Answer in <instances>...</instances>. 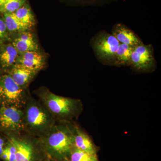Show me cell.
<instances>
[{
	"label": "cell",
	"instance_id": "obj_1",
	"mask_svg": "<svg viewBox=\"0 0 161 161\" xmlns=\"http://www.w3.org/2000/svg\"><path fill=\"white\" fill-rule=\"evenodd\" d=\"M40 141L50 158L55 161H66L75 147L74 130L65 125H55Z\"/></svg>",
	"mask_w": 161,
	"mask_h": 161
},
{
	"label": "cell",
	"instance_id": "obj_2",
	"mask_svg": "<svg viewBox=\"0 0 161 161\" xmlns=\"http://www.w3.org/2000/svg\"><path fill=\"white\" fill-rule=\"evenodd\" d=\"M23 108L24 130L31 134L41 138L55 125L56 119L40 101L29 98Z\"/></svg>",
	"mask_w": 161,
	"mask_h": 161
},
{
	"label": "cell",
	"instance_id": "obj_3",
	"mask_svg": "<svg viewBox=\"0 0 161 161\" xmlns=\"http://www.w3.org/2000/svg\"><path fill=\"white\" fill-rule=\"evenodd\" d=\"M39 96L40 101L56 120H71L80 112L81 104L80 100L59 96L48 90L40 92Z\"/></svg>",
	"mask_w": 161,
	"mask_h": 161
},
{
	"label": "cell",
	"instance_id": "obj_4",
	"mask_svg": "<svg viewBox=\"0 0 161 161\" xmlns=\"http://www.w3.org/2000/svg\"><path fill=\"white\" fill-rule=\"evenodd\" d=\"M9 139L16 149L15 161H44L48 157L40 140L17 136Z\"/></svg>",
	"mask_w": 161,
	"mask_h": 161
},
{
	"label": "cell",
	"instance_id": "obj_5",
	"mask_svg": "<svg viewBox=\"0 0 161 161\" xmlns=\"http://www.w3.org/2000/svg\"><path fill=\"white\" fill-rule=\"evenodd\" d=\"M120 43L112 34L101 31L92 40V47L98 60L105 64H115V57Z\"/></svg>",
	"mask_w": 161,
	"mask_h": 161
},
{
	"label": "cell",
	"instance_id": "obj_6",
	"mask_svg": "<svg viewBox=\"0 0 161 161\" xmlns=\"http://www.w3.org/2000/svg\"><path fill=\"white\" fill-rule=\"evenodd\" d=\"M0 94L3 103L23 108L26 99L23 89L19 86L11 76L5 75L0 76Z\"/></svg>",
	"mask_w": 161,
	"mask_h": 161
},
{
	"label": "cell",
	"instance_id": "obj_7",
	"mask_svg": "<svg viewBox=\"0 0 161 161\" xmlns=\"http://www.w3.org/2000/svg\"><path fill=\"white\" fill-rule=\"evenodd\" d=\"M0 129L14 133L24 130L23 109L3 103L0 107Z\"/></svg>",
	"mask_w": 161,
	"mask_h": 161
},
{
	"label": "cell",
	"instance_id": "obj_8",
	"mask_svg": "<svg viewBox=\"0 0 161 161\" xmlns=\"http://www.w3.org/2000/svg\"><path fill=\"white\" fill-rule=\"evenodd\" d=\"M130 66L140 72L149 71L154 68L155 60L153 46L143 43L135 47L131 56Z\"/></svg>",
	"mask_w": 161,
	"mask_h": 161
},
{
	"label": "cell",
	"instance_id": "obj_9",
	"mask_svg": "<svg viewBox=\"0 0 161 161\" xmlns=\"http://www.w3.org/2000/svg\"><path fill=\"white\" fill-rule=\"evenodd\" d=\"M112 34L120 43L135 47L143 43L139 37L132 30L121 23L115 24L112 31Z\"/></svg>",
	"mask_w": 161,
	"mask_h": 161
},
{
	"label": "cell",
	"instance_id": "obj_10",
	"mask_svg": "<svg viewBox=\"0 0 161 161\" xmlns=\"http://www.w3.org/2000/svg\"><path fill=\"white\" fill-rule=\"evenodd\" d=\"M37 73L44 66V57L36 51L26 52L18 56L16 63Z\"/></svg>",
	"mask_w": 161,
	"mask_h": 161
},
{
	"label": "cell",
	"instance_id": "obj_11",
	"mask_svg": "<svg viewBox=\"0 0 161 161\" xmlns=\"http://www.w3.org/2000/svg\"><path fill=\"white\" fill-rule=\"evenodd\" d=\"M12 44L19 55L26 52L37 51L38 49V44L34 40L33 35L27 31L19 33V36L14 39Z\"/></svg>",
	"mask_w": 161,
	"mask_h": 161
},
{
	"label": "cell",
	"instance_id": "obj_12",
	"mask_svg": "<svg viewBox=\"0 0 161 161\" xmlns=\"http://www.w3.org/2000/svg\"><path fill=\"white\" fill-rule=\"evenodd\" d=\"M37 74L19 64H14L9 75L19 86L24 89Z\"/></svg>",
	"mask_w": 161,
	"mask_h": 161
},
{
	"label": "cell",
	"instance_id": "obj_13",
	"mask_svg": "<svg viewBox=\"0 0 161 161\" xmlns=\"http://www.w3.org/2000/svg\"><path fill=\"white\" fill-rule=\"evenodd\" d=\"M74 145L79 150L95 156V147L89 136L77 128L74 130Z\"/></svg>",
	"mask_w": 161,
	"mask_h": 161
},
{
	"label": "cell",
	"instance_id": "obj_14",
	"mask_svg": "<svg viewBox=\"0 0 161 161\" xmlns=\"http://www.w3.org/2000/svg\"><path fill=\"white\" fill-rule=\"evenodd\" d=\"M19 56L12 44L4 45L0 53V62L4 68L13 66Z\"/></svg>",
	"mask_w": 161,
	"mask_h": 161
},
{
	"label": "cell",
	"instance_id": "obj_15",
	"mask_svg": "<svg viewBox=\"0 0 161 161\" xmlns=\"http://www.w3.org/2000/svg\"><path fill=\"white\" fill-rule=\"evenodd\" d=\"M133 47L120 43L115 57V65L119 66H129L130 65L131 56Z\"/></svg>",
	"mask_w": 161,
	"mask_h": 161
},
{
	"label": "cell",
	"instance_id": "obj_16",
	"mask_svg": "<svg viewBox=\"0 0 161 161\" xmlns=\"http://www.w3.org/2000/svg\"><path fill=\"white\" fill-rule=\"evenodd\" d=\"M3 19L8 31L10 32H23L29 29L28 27L18 20L13 13H4Z\"/></svg>",
	"mask_w": 161,
	"mask_h": 161
},
{
	"label": "cell",
	"instance_id": "obj_17",
	"mask_svg": "<svg viewBox=\"0 0 161 161\" xmlns=\"http://www.w3.org/2000/svg\"><path fill=\"white\" fill-rule=\"evenodd\" d=\"M13 13L21 23L29 29L34 25L35 17L28 5L25 4Z\"/></svg>",
	"mask_w": 161,
	"mask_h": 161
},
{
	"label": "cell",
	"instance_id": "obj_18",
	"mask_svg": "<svg viewBox=\"0 0 161 161\" xmlns=\"http://www.w3.org/2000/svg\"><path fill=\"white\" fill-rule=\"evenodd\" d=\"M16 153L15 146L12 141L8 139L1 155V159L3 161H15Z\"/></svg>",
	"mask_w": 161,
	"mask_h": 161
},
{
	"label": "cell",
	"instance_id": "obj_19",
	"mask_svg": "<svg viewBox=\"0 0 161 161\" xmlns=\"http://www.w3.org/2000/svg\"><path fill=\"white\" fill-rule=\"evenodd\" d=\"M26 0H6L2 12L13 13L26 4Z\"/></svg>",
	"mask_w": 161,
	"mask_h": 161
},
{
	"label": "cell",
	"instance_id": "obj_20",
	"mask_svg": "<svg viewBox=\"0 0 161 161\" xmlns=\"http://www.w3.org/2000/svg\"><path fill=\"white\" fill-rule=\"evenodd\" d=\"M92 156L74 147L70 155V161H86L92 158Z\"/></svg>",
	"mask_w": 161,
	"mask_h": 161
},
{
	"label": "cell",
	"instance_id": "obj_21",
	"mask_svg": "<svg viewBox=\"0 0 161 161\" xmlns=\"http://www.w3.org/2000/svg\"><path fill=\"white\" fill-rule=\"evenodd\" d=\"M8 31L3 18H0V41L7 39L8 37Z\"/></svg>",
	"mask_w": 161,
	"mask_h": 161
},
{
	"label": "cell",
	"instance_id": "obj_22",
	"mask_svg": "<svg viewBox=\"0 0 161 161\" xmlns=\"http://www.w3.org/2000/svg\"><path fill=\"white\" fill-rule=\"evenodd\" d=\"M6 142L4 140V138L0 136V159H1V157L2 153L4 150V147L6 145Z\"/></svg>",
	"mask_w": 161,
	"mask_h": 161
},
{
	"label": "cell",
	"instance_id": "obj_23",
	"mask_svg": "<svg viewBox=\"0 0 161 161\" xmlns=\"http://www.w3.org/2000/svg\"><path fill=\"white\" fill-rule=\"evenodd\" d=\"M6 0H0V12H2Z\"/></svg>",
	"mask_w": 161,
	"mask_h": 161
},
{
	"label": "cell",
	"instance_id": "obj_24",
	"mask_svg": "<svg viewBox=\"0 0 161 161\" xmlns=\"http://www.w3.org/2000/svg\"><path fill=\"white\" fill-rule=\"evenodd\" d=\"M86 161H97V160H96V158H95V156H94L92 157L91 158L89 159L88 160Z\"/></svg>",
	"mask_w": 161,
	"mask_h": 161
},
{
	"label": "cell",
	"instance_id": "obj_25",
	"mask_svg": "<svg viewBox=\"0 0 161 161\" xmlns=\"http://www.w3.org/2000/svg\"><path fill=\"white\" fill-rule=\"evenodd\" d=\"M44 161H55L53 160L52 159L50 158L48 156V157Z\"/></svg>",
	"mask_w": 161,
	"mask_h": 161
},
{
	"label": "cell",
	"instance_id": "obj_26",
	"mask_svg": "<svg viewBox=\"0 0 161 161\" xmlns=\"http://www.w3.org/2000/svg\"><path fill=\"white\" fill-rule=\"evenodd\" d=\"M2 100V96H1V94H0V101Z\"/></svg>",
	"mask_w": 161,
	"mask_h": 161
}]
</instances>
